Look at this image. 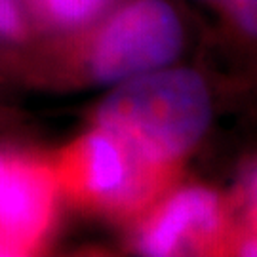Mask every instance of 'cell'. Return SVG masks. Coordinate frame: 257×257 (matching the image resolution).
I'll return each instance as SVG.
<instances>
[{"instance_id":"6da1fadb","label":"cell","mask_w":257,"mask_h":257,"mask_svg":"<svg viewBox=\"0 0 257 257\" xmlns=\"http://www.w3.org/2000/svg\"><path fill=\"white\" fill-rule=\"evenodd\" d=\"M211 93L193 69L164 67L112 86L93 126L149 162L179 168L210 130Z\"/></svg>"},{"instance_id":"7a4b0ae2","label":"cell","mask_w":257,"mask_h":257,"mask_svg":"<svg viewBox=\"0 0 257 257\" xmlns=\"http://www.w3.org/2000/svg\"><path fill=\"white\" fill-rule=\"evenodd\" d=\"M59 191L120 217H139L158 202L177 168L149 162L122 141L93 126L54 164Z\"/></svg>"},{"instance_id":"3957f363","label":"cell","mask_w":257,"mask_h":257,"mask_svg":"<svg viewBox=\"0 0 257 257\" xmlns=\"http://www.w3.org/2000/svg\"><path fill=\"white\" fill-rule=\"evenodd\" d=\"M183 44V21L168 0H128L93 25L86 73L93 82L116 86L174 65Z\"/></svg>"},{"instance_id":"277c9868","label":"cell","mask_w":257,"mask_h":257,"mask_svg":"<svg viewBox=\"0 0 257 257\" xmlns=\"http://www.w3.org/2000/svg\"><path fill=\"white\" fill-rule=\"evenodd\" d=\"M227 204L208 187L168 193L139 215L134 248L147 257L215 253L229 248Z\"/></svg>"},{"instance_id":"5b68a950","label":"cell","mask_w":257,"mask_h":257,"mask_svg":"<svg viewBox=\"0 0 257 257\" xmlns=\"http://www.w3.org/2000/svg\"><path fill=\"white\" fill-rule=\"evenodd\" d=\"M59 183L54 164L8 155L0 183V255L40 248L55 219Z\"/></svg>"},{"instance_id":"8992f818","label":"cell","mask_w":257,"mask_h":257,"mask_svg":"<svg viewBox=\"0 0 257 257\" xmlns=\"http://www.w3.org/2000/svg\"><path fill=\"white\" fill-rule=\"evenodd\" d=\"M42 27L55 33H76L101 21L118 0H23Z\"/></svg>"},{"instance_id":"52a82bcc","label":"cell","mask_w":257,"mask_h":257,"mask_svg":"<svg viewBox=\"0 0 257 257\" xmlns=\"http://www.w3.org/2000/svg\"><path fill=\"white\" fill-rule=\"evenodd\" d=\"M29 33V12L23 0H0V42H19Z\"/></svg>"},{"instance_id":"ba28073f","label":"cell","mask_w":257,"mask_h":257,"mask_svg":"<svg viewBox=\"0 0 257 257\" xmlns=\"http://www.w3.org/2000/svg\"><path fill=\"white\" fill-rule=\"evenodd\" d=\"M215 8L240 35L257 40V0H217Z\"/></svg>"},{"instance_id":"9c48e42d","label":"cell","mask_w":257,"mask_h":257,"mask_svg":"<svg viewBox=\"0 0 257 257\" xmlns=\"http://www.w3.org/2000/svg\"><path fill=\"white\" fill-rule=\"evenodd\" d=\"M244 208L248 215V230L257 232V164L249 170L244 181Z\"/></svg>"},{"instance_id":"30bf717a","label":"cell","mask_w":257,"mask_h":257,"mask_svg":"<svg viewBox=\"0 0 257 257\" xmlns=\"http://www.w3.org/2000/svg\"><path fill=\"white\" fill-rule=\"evenodd\" d=\"M6 162H8V155L0 153V183H2V177H4V170H6Z\"/></svg>"},{"instance_id":"8fae6325","label":"cell","mask_w":257,"mask_h":257,"mask_svg":"<svg viewBox=\"0 0 257 257\" xmlns=\"http://www.w3.org/2000/svg\"><path fill=\"white\" fill-rule=\"evenodd\" d=\"M198 2H204V4H210V6H213V8H215V4H217V0H198Z\"/></svg>"}]
</instances>
